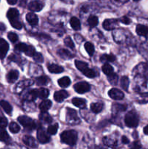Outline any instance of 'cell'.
I'll list each match as a JSON object with an SVG mask.
<instances>
[{
	"label": "cell",
	"mask_w": 148,
	"mask_h": 149,
	"mask_svg": "<svg viewBox=\"0 0 148 149\" xmlns=\"http://www.w3.org/2000/svg\"><path fill=\"white\" fill-rule=\"evenodd\" d=\"M61 141L64 143L70 146H73L76 143L78 139V135L75 130L64 131L60 135Z\"/></svg>",
	"instance_id": "1"
},
{
	"label": "cell",
	"mask_w": 148,
	"mask_h": 149,
	"mask_svg": "<svg viewBox=\"0 0 148 149\" xmlns=\"http://www.w3.org/2000/svg\"><path fill=\"white\" fill-rule=\"evenodd\" d=\"M125 124L129 127H136L139 125V117L133 111H130L125 116Z\"/></svg>",
	"instance_id": "2"
},
{
	"label": "cell",
	"mask_w": 148,
	"mask_h": 149,
	"mask_svg": "<svg viewBox=\"0 0 148 149\" xmlns=\"http://www.w3.org/2000/svg\"><path fill=\"white\" fill-rule=\"evenodd\" d=\"M17 120L26 129L31 130H34L36 127V125L34 121L30 119V117H28L26 116H19Z\"/></svg>",
	"instance_id": "3"
},
{
	"label": "cell",
	"mask_w": 148,
	"mask_h": 149,
	"mask_svg": "<svg viewBox=\"0 0 148 149\" xmlns=\"http://www.w3.org/2000/svg\"><path fill=\"white\" fill-rule=\"evenodd\" d=\"M90 88H91V87H90L89 84H88L86 81L78 82L74 85V90L79 94H84V93L89 91Z\"/></svg>",
	"instance_id": "4"
},
{
	"label": "cell",
	"mask_w": 148,
	"mask_h": 149,
	"mask_svg": "<svg viewBox=\"0 0 148 149\" xmlns=\"http://www.w3.org/2000/svg\"><path fill=\"white\" fill-rule=\"evenodd\" d=\"M67 119H68V122L73 125L78 124L79 122L76 111L72 109H67Z\"/></svg>",
	"instance_id": "5"
},
{
	"label": "cell",
	"mask_w": 148,
	"mask_h": 149,
	"mask_svg": "<svg viewBox=\"0 0 148 149\" xmlns=\"http://www.w3.org/2000/svg\"><path fill=\"white\" fill-rule=\"evenodd\" d=\"M118 20L116 19H107L103 22V27L105 30L110 31L115 29L118 26Z\"/></svg>",
	"instance_id": "6"
},
{
	"label": "cell",
	"mask_w": 148,
	"mask_h": 149,
	"mask_svg": "<svg viewBox=\"0 0 148 149\" xmlns=\"http://www.w3.org/2000/svg\"><path fill=\"white\" fill-rule=\"evenodd\" d=\"M108 95L112 99L116 100H122V99L123 98V97H124V94L123 93V92H121L120 90L116 88L111 89V90L109 91Z\"/></svg>",
	"instance_id": "7"
},
{
	"label": "cell",
	"mask_w": 148,
	"mask_h": 149,
	"mask_svg": "<svg viewBox=\"0 0 148 149\" xmlns=\"http://www.w3.org/2000/svg\"><path fill=\"white\" fill-rule=\"evenodd\" d=\"M28 9L32 12H39L43 9L44 4L40 1L35 0V1H31L28 4Z\"/></svg>",
	"instance_id": "8"
},
{
	"label": "cell",
	"mask_w": 148,
	"mask_h": 149,
	"mask_svg": "<svg viewBox=\"0 0 148 149\" xmlns=\"http://www.w3.org/2000/svg\"><path fill=\"white\" fill-rule=\"evenodd\" d=\"M9 50V45L4 39H0V58L4 59Z\"/></svg>",
	"instance_id": "9"
},
{
	"label": "cell",
	"mask_w": 148,
	"mask_h": 149,
	"mask_svg": "<svg viewBox=\"0 0 148 149\" xmlns=\"http://www.w3.org/2000/svg\"><path fill=\"white\" fill-rule=\"evenodd\" d=\"M37 138L38 141L41 143H46L49 141L50 138L49 135L45 132V131L43 129H39L37 132Z\"/></svg>",
	"instance_id": "10"
},
{
	"label": "cell",
	"mask_w": 148,
	"mask_h": 149,
	"mask_svg": "<svg viewBox=\"0 0 148 149\" xmlns=\"http://www.w3.org/2000/svg\"><path fill=\"white\" fill-rule=\"evenodd\" d=\"M68 97V93L65 90H59V91L55 92V94H54V99H55V101L58 102V103L62 102Z\"/></svg>",
	"instance_id": "11"
},
{
	"label": "cell",
	"mask_w": 148,
	"mask_h": 149,
	"mask_svg": "<svg viewBox=\"0 0 148 149\" xmlns=\"http://www.w3.org/2000/svg\"><path fill=\"white\" fill-rule=\"evenodd\" d=\"M38 97L37 94V90H30L28 92H26V93L23 95V97L28 102L33 101L36 99V97Z\"/></svg>",
	"instance_id": "12"
},
{
	"label": "cell",
	"mask_w": 148,
	"mask_h": 149,
	"mask_svg": "<svg viewBox=\"0 0 148 149\" xmlns=\"http://www.w3.org/2000/svg\"><path fill=\"white\" fill-rule=\"evenodd\" d=\"M23 141L26 146L31 147V148H36L38 146L37 143L35 141L34 138L31 136H29V135H25L23 138Z\"/></svg>",
	"instance_id": "13"
},
{
	"label": "cell",
	"mask_w": 148,
	"mask_h": 149,
	"mask_svg": "<svg viewBox=\"0 0 148 149\" xmlns=\"http://www.w3.org/2000/svg\"><path fill=\"white\" fill-rule=\"evenodd\" d=\"M136 31L139 36H145L148 39V27L144 25H137L136 28Z\"/></svg>",
	"instance_id": "14"
},
{
	"label": "cell",
	"mask_w": 148,
	"mask_h": 149,
	"mask_svg": "<svg viewBox=\"0 0 148 149\" xmlns=\"http://www.w3.org/2000/svg\"><path fill=\"white\" fill-rule=\"evenodd\" d=\"M26 20L31 26H36L39 23V18L37 15L33 13H28L26 15Z\"/></svg>",
	"instance_id": "15"
},
{
	"label": "cell",
	"mask_w": 148,
	"mask_h": 149,
	"mask_svg": "<svg viewBox=\"0 0 148 149\" xmlns=\"http://www.w3.org/2000/svg\"><path fill=\"white\" fill-rule=\"evenodd\" d=\"M19 73L17 71L12 70L10 71L7 75V80L9 83H14L18 79Z\"/></svg>",
	"instance_id": "16"
},
{
	"label": "cell",
	"mask_w": 148,
	"mask_h": 149,
	"mask_svg": "<svg viewBox=\"0 0 148 149\" xmlns=\"http://www.w3.org/2000/svg\"><path fill=\"white\" fill-rule=\"evenodd\" d=\"M33 84V81L30 79H26L25 81H20L18 84L17 85V87H16V91L17 93H20V91L23 90V89L26 88L27 87H29L30 85Z\"/></svg>",
	"instance_id": "17"
},
{
	"label": "cell",
	"mask_w": 148,
	"mask_h": 149,
	"mask_svg": "<svg viewBox=\"0 0 148 149\" xmlns=\"http://www.w3.org/2000/svg\"><path fill=\"white\" fill-rule=\"evenodd\" d=\"M48 70L50 73L53 74H59L64 71V68L60 65H56V64H51L48 65Z\"/></svg>",
	"instance_id": "18"
},
{
	"label": "cell",
	"mask_w": 148,
	"mask_h": 149,
	"mask_svg": "<svg viewBox=\"0 0 148 149\" xmlns=\"http://www.w3.org/2000/svg\"><path fill=\"white\" fill-rule=\"evenodd\" d=\"M18 16H19V12L18 10L15 8L10 9L7 13V18H8L10 20L17 19L18 18Z\"/></svg>",
	"instance_id": "19"
},
{
	"label": "cell",
	"mask_w": 148,
	"mask_h": 149,
	"mask_svg": "<svg viewBox=\"0 0 148 149\" xmlns=\"http://www.w3.org/2000/svg\"><path fill=\"white\" fill-rule=\"evenodd\" d=\"M72 103L74 106L78 108H80V109H84V108H86V103L85 100L81 98H78V97H74L72 100Z\"/></svg>",
	"instance_id": "20"
},
{
	"label": "cell",
	"mask_w": 148,
	"mask_h": 149,
	"mask_svg": "<svg viewBox=\"0 0 148 149\" xmlns=\"http://www.w3.org/2000/svg\"><path fill=\"white\" fill-rule=\"evenodd\" d=\"M52 106V102L49 100H44L39 105V109L41 112H46Z\"/></svg>",
	"instance_id": "21"
},
{
	"label": "cell",
	"mask_w": 148,
	"mask_h": 149,
	"mask_svg": "<svg viewBox=\"0 0 148 149\" xmlns=\"http://www.w3.org/2000/svg\"><path fill=\"white\" fill-rule=\"evenodd\" d=\"M91 110L93 113H99L102 111L104 105L102 103H94L91 105Z\"/></svg>",
	"instance_id": "22"
},
{
	"label": "cell",
	"mask_w": 148,
	"mask_h": 149,
	"mask_svg": "<svg viewBox=\"0 0 148 149\" xmlns=\"http://www.w3.org/2000/svg\"><path fill=\"white\" fill-rule=\"evenodd\" d=\"M70 23H71V27L74 30L78 31L81 29V23H80V20L77 17H73L70 20Z\"/></svg>",
	"instance_id": "23"
},
{
	"label": "cell",
	"mask_w": 148,
	"mask_h": 149,
	"mask_svg": "<svg viewBox=\"0 0 148 149\" xmlns=\"http://www.w3.org/2000/svg\"><path fill=\"white\" fill-rule=\"evenodd\" d=\"M58 84L62 88H65V87H68V86L71 84V79H70L69 77H65L60 78L58 80Z\"/></svg>",
	"instance_id": "24"
},
{
	"label": "cell",
	"mask_w": 148,
	"mask_h": 149,
	"mask_svg": "<svg viewBox=\"0 0 148 149\" xmlns=\"http://www.w3.org/2000/svg\"><path fill=\"white\" fill-rule=\"evenodd\" d=\"M0 106H1L3 110L7 113H10L12 112V108L11 105L8 102L5 101V100H1L0 101Z\"/></svg>",
	"instance_id": "25"
},
{
	"label": "cell",
	"mask_w": 148,
	"mask_h": 149,
	"mask_svg": "<svg viewBox=\"0 0 148 149\" xmlns=\"http://www.w3.org/2000/svg\"><path fill=\"white\" fill-rule=\"evenodd\" d=\"M57 54L61 57V58H64V59H71V58H72L73 57V55L71 52L64 49H59L57 52Z\"/></svg>",
	"instance_id": "26"
},
{
	"label": "cell",
	"mask_w": 148,
	"mask_h": 149,
	"mask_svg": "<svg viewBox=\"0 0 148 149\" xmlns=\"http://www.w3.org/2000/svg\"><path fill=\"white\" fill-rule=\"evenodd\" d=\"M38 97L41 99H46L49 96V90L46 88H40L37 90Z\"/></svg>",
	"instance_id": "27"
},
{
	"label": "cell",
	"mask_w": 148,
	"mask_h": 149,
	"mask_svg": "<svg viewBox=\"0 0 148 149\" xmlns=\"http://www.w3.org/2000/svg\"><path fill=\"white\" fill-rule=\"evenodd\" d=\"M39 119L42 121V122H45V123H51L52 122V118L49 116V114L46 112H41L40 115H39Z\"/></svg>",
	"instance_id": "28"
},
{
	"label": "cell",
	"mask_w": 148,
	"mask_h": 149,
	"mask_svg": "<svg viewBox=\"0 0 148 149\" xmlns=\"http://www.w3.org/2000/svg\"><path fill=\"white\" fill-rule=\"evenodd\" d=\"M88 23L90 27L91 28H94L95 26H97L99 23V20H98V17L95 15H91L89 16V17L88 18Z\"/></svg>",
	"instance_id": "29"
},
{
	"label": "cell",
	"mask_w": 148,
	"mask_h": 149,
	"mask_svg": "<svg viewBox=\"0 0 148 149\" xmlns=\"http://www.w3.org/2000/svg\"><path fill=\"white\" fill-rule=\"evenodd\" d=\"M75 66H76V68H78L79 71H81V72H83L86 68H88V64H87L86 63L83 62V61H78V60H76V61H75Z\"/></svg>",
	"instance_id": "30"
},
{
	"label": "cell",
	"mask_w": 148,
	"mask_h": 149,
	"mask_svg": "<svg viewBox=\"0 0 148 149\" xmlns=\"http://www.w3.org/2000/svg\"><path fill=\"white\" fill-rule=\"evenodd\" d=\"M49 79L46 76H42V77H39L36 79V82L37 85H46L48 82H49Z\"/></svg>",
	"instance_id": "31"
},
{
	"label": "cell",
	"mask_w": 148,
	"mask_h": 149,
	"mask_svg": "<svg viewBox=\"0 0 148 149\" xmlns=\"http://www.w3.org/2000/svg\"><path fill=\"white\" fill-rule=\"evenodd\" d=\"M120 85H121V87L123 90L127 91L129 85V79L127 77L124 76V77L120 79Z\"/></svg>",
	"instance_id": "32"
},
{
	"label": "cell",
	"mask_w": 148,
	"mask_h": 149,
	"mask_svg": "<svg viewBox=\"0 0 148 149\" xmlns=\"http://www.w3.org/2000/svg\"><path fill=\"white\" fill-rule=\"evenodd\" d=\"M102 71L106 74L107 76L110 75L113 73H114V70H113V68L108 63H105L102 66Z\"/></svg>",
	"instance_id": "33"
},
{
	"label": "cell",
	"mask_w": 148,
	"mask_h": 149,
	"mask_svg": "<svg viewBox=\"0 0 148 149\" xmlns=\"http://www.w3.org/2000/svg\"><path fill=\"white\" fill-rule=\"evenodd\" d=\"M84 47H85V49L89 55H91V56L93 55L94 52V47L92 44L90 43V42H86L85 45H84Z\"/></svg>",
	"instance_id": "34"
},
{
	"label": "cell",
	"mask_w": 148,
	"mask_h": 149,
	"mask_svg": "<svg viewBox=\"0 0 148 149\" xmlns=\"http://www.w3.org/2000/svg\"><path fill=\"white\" fill-rule=\"evenodd\" d=\"M9 140H10V136L8 133L4 130H3V128H1L0 129V141L3 142H7Z\"/></svg>",
	"instance_id": "35"
},
{
	"label": "cell",
	"mask_w": 148,
	"mask_h": 149,
	"mask_svg": "<svg viewBox=\"0 0 148 149\" xmlns=\"http://www.w3.org/2000/svg\"><path fill=\"white\" fill-rule=\"evenodd\" d=\"M9 129H10V132L12 133H17L20 130V126L15 122H11L9 126Z\"/></svg>",
	"instance_id": "36"
},
{
	"label": "cell",
	"mask_w": 148,
	"mask_h": 149,
	"mask_svg": "<svg viewBox=\"0 0 148 149\" xmlns=\"http://www.w3.org/2000/svg\"><path fill=\"white\" fill-rule=\"evenodd\" d=\"M101 61L103 62H113L115 60V57L113 55H103L101 56Z\"/></svg>",
	"instance_id": "37"
},
{
	"label": "cell",
	"mask_w": 148,
	"mask_h": 149,
	"mask_svg": "<svg viewBox=\"0 0 148 149\" xmlns=\"http://www.w3.org/2000/svg\"><path fill=\"white\" fill-rule=\"evenodd\" d=\"M82 73L86 77H89V78H94V77H96V73L92 69H90L89 68H86Z\"/></svg>",
	"instance_id": "38"
},
{
	"label": "cell",
	"mask_w": 148,
	"mask_h": 149,
	"mask_svg": "<svg viewBox=\"0 0 148 149\" xmlns=\"http://www.w3.org/2000/svg\"><path fill=\"white\" fill-rule=\"evenodd\" d=\"M10 24H11V26H12L13 28H15V29L20 30V29H21L22 27H23V25H22V23H20V22L17 20V19L11 20H10Z\"/></svg>",
	"instance_id": "39"
},
{
	"label": "cell",
	"mask_w": 148,
	"mask_h": 149,
	"mask_svg": "<svg viewBox=\"0 0 148 149\" xmlns=\"http://www.w3.org/2000/svg\"><path fill=\"white\" fill-rule=\"evenodd\" d=\"M24 53L26 54V55H28V56H30L33 58V56L35 55V53H36V50H35V48L33 47L30 46V45H28L27 49L25 51Z\"/></svg>",
	"instance_id": "40"
},
{
	"label": "cell",
	"mask_w": 148,
	"mask_h": 149,
	"mask_svg": "<svg viewBox=\"0 0 148 149\" xmlns=\"http://www.w3.org/2000/svg\"><path fill=\"white\" fill-rule=\"evenodd\" d=\"M28 47V45H26L24 43H19L17 45H16V46L15 47V49L19 52H25V51L26 50Z\"/></svg>",
	"instance_id": "41"
},
{
	"label": "cell",
	"mask_w": 148,
	"mask_h": 149,
	"mask_svg": "<svg viewBox=\"0 0 148 149\" xmlns=\"http://www.w3.org/2000/svg\"><path fill=\"white\" fill-rule=\"evenodd\" d=\"M58 130V125L57 124H55L53 125H51L48 127L47 129V132L48 133L50 134V135H55L57 132Z\"/></svg>",
	"instance_id": "42"
},
{
	"label": "cell",
	"mask_w": 148,
	"mask_h": 149,
	"mask_svg": "<svg viewBox=\"0 0 148 149\" xmlns=\"http://www.w3.org/2000/svg\"><path fill=\"white\" fill-rule=\"evenodd\" d=\"M108 80L112 84H113V85H115V84H117V82H118V76H117V74L113 73L112 74L109 75Z\"/></svg>",
	"instance_id": "43"
},
{
	"label": "cell",
	"mask_w": 148,
	"mask_h": 149,
	"mask_svg": "<svg viewBox=\"0 0 148 149\" xmlns=\"http://www.w3.org/2000/svg\"><path fill=\"white\" fill-rule=\"evenodd\" d=\"M64 43H65V45H66L67 47H68L71 48V49H73V48L75 47L73 42L71 38L69 37V36H68V37H66L64 39Z\"/></svg>",
	"instance_id": "44"
},
{
	"label": "cell",
	"mask_w": 148,
	"mask_h": 149,
	"mask_svg": "<svg viewBox=\"0 0 148 149\" xmlns=\"http://www.w3.org/2000/svg\"><path fill=\"white\" fill-rule=\"evenodd\" d=\"M7 37L10 39V42H13V43H14V42H16L18 40V36H17V35L15 33H14V32H10V33H8V35H7Z\"/></svg>",
	"instance_id": "45"
},
{
	"label": "cell",
	"mask_w": 148,
	"mask_h": 149,
	"mask_svg": "<svg viewBox=\"0 0 148 149\" xmlns=\"http://www.w3.org/2000/svg\"><path fill=\"white\" fill-rule=\"evenodd\" d=\"M33 58L34 59L35 61H36L37 63H43L44 62V58L43 56L41 53L39 52H36L35 55L33 56Z\"/></svg>",
	"instance_id": "46"
},
{
	"label": "cell",
	"mask_w": 148,
	"mask_h": 149,
	"mask_svg": "<svg viewBox=\"0 0 148 149\" xmlns=\"http://www.w3.org/2000/svg\"><path fill=\"white\" fill-rule=\"evenodd\" d=\"M7 119L5 117L0 116V128H5L7 126Z\"/></svg>",
	"instance_id": "47"
},
{
	"label": "cell",
	"mask_w": 148,
	"mask_h": 149,
	"mask_svg": "<svg viewBox=\"0 0 148 149\" xmlns=\"http://www.w3.org/2000/svg\"><path fill=\"white\" fill-rule=\"evenodd\" d=\"M113 109L115 111H125L126 109V107L125 106H123V105H119V104H115V105H113Z\"/></svg>",
	"instance_id": "48"
},
{
	"label": "cell",
	"mask_w": 148,
	"mask_h": 149,
	"mask_svg": "<svg viewBox=\"0 0 148 149\" xmlns=\"http://www.w3.org/2000/svg\"><path fill=\"white\" fill-rule=\"evenodd\" d=\"M120 21L126 25H129L131 23L130 18H129V17H126V16H123V17H122L120 19Z\"/></svg>",
	"instance_id": "49"
},
{
	"label": "cell",
	"mask_w": 148,
	"mask_h": 149,
	"mask_svg": "<svg viewBox=\"0 0 148 149\" xmlns=\"http://www.w3.org/2000/svg\"><path fill=\"white\" fill-rule=\"evenodd\" d=\"M133 149H140L141 148V145L139 142H134L133 143V146H132Z\"/></svg>",
	"instance_id": "50"
},
{
	"label": "cell",
	"mask_w": 148,
	"mask_h": 149,
	"mask_svg": "<svg viewBox=\"0 0 148 149\" xmlns=\"http://www.w3.org/2000/svg\"><path fill=\"white\" fill-rule=\"evenodd\" d=\"M122 143H124V144L129 143V138H126V136H123V137H122Z\"/></svg>",
	"instance_id": "51"
},
{
	"label": "cell",
	"mask_w": 148,
	"mask_h": 149,
	"mask_svg": "<svg viewBox=\"0 0 148 149\" xmlns=\"http://www.w3.org/2000/svg\"><path fill=\"white\" fill-rule=\"evenodd\" d=\"M7 2H8L9 4H11V5H14L17 3V0H7Z\"/></svg>",
	"instance_id": "52"
},
{
	"label": "cell",
	"mask_w": 148,
	"mask_h": 149,
	"mask_svg": "<svg viewBox=\"0 0 148 149\" xmlns=\"http://www.w3.org/2000/svg\"><path fill=\"white\" fill-rule=\"evenodd\" d=\"M143 131H144V133H145V135H148V125H147V126L144 128Z\"/></svg>",
	"instance_id": "53"
},
{
	"label": "cell",
	"mask_w": 148,
	"mask_h": 149,
	"mask_svg": "<svg viewBox=\"0 0 148 149\" xmlns=\"http://www.w3.org/2000/svg\"><path fill=\"white\" fill-rule=\"evenodd\" d=\"M0 30H5V26L3 23H0Z\"/></svg>",
	"instance_id": "54"
},
{
	"label": "cell",
	"mask_w": 148,
	"mask_h": 149,
	"mask_svg": "<svg viewBox=\"0 0 148 149\" xmlns=\"http://www.w3.org/2000/svg\"><path fill=\"white\" fill-rule=\"evenodd\" d=\"M134 1H140V0H133Z\"/></svg>",
	"instance_id": "55"
},
{
	"label": "cell",
	"mask_w": 148,
	"mask_h": 149,
	"mask_svg": "<svg viewBox=\"0 0 148 149\" xmlns=\"http://www.w3.org/2000/svg\"><path fill=\"white\" fill-rule=\"evenodd\" d=\"M130 149H133V148H130Z\"/></svg>",
	"instance_id": "56"
}]
</instances>
